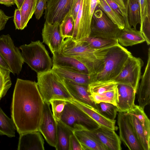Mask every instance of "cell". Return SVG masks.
Returning a JSON list of instances; mask_svg holds the SVG:
<instances>
[{"mask_svg": "<svg viewBox=\"0 0 150 150\" xmlns=\"http://www.w3.org/2000/svg\"><path fill=\"white\" fill-rule=\"evenodd\" d=\"M17 150H44V141L38 131L19 134Z\"/></svg>", "mask_w": 150, "mask_h": 150, "instance_id": "obj_19", "label": "cell"}, {"mask_svg": "<svg viewBox=\"0 0 150 150\" xmlns=\"http://www.w3.org/2000/svg\"><path fill=\"white\" fill-rule=\"evenodd\" d=\"M38 87L44 102L54 99L71 102L73 98L61 79L51 69L37 74Z\"/></svg>", "mask_w": 150, "mask_h": 150, "instance_id": "obj_4", "label": "cell"}, {"mask_svg": "<svg viewBox=\"0 0 150 150\" xmlns=\"http://www.w3.org/2000/svg\"><path fill=\"white\" fill-rule=\"evenodd\" d=\"M0 54L9 66L11 72L18 75L24 62L19 49L9 34L0 36Z\"/></svg>", "mask_w": 150, "mask_h": 150, "instance_id": "obj_8", "label": "cell"}, {"mask_svg": "<svg viewBox=\"0 0 150 150\" xmlns=\"http://www.w3.org/2000/svg\"><path fill=\"white\" fill-rule=\"evenodd\" d=\"M127 113L134 134L143 150H150V143L148 142L143 128L138 119L134 115Z\"/></svg>", "mask_w": 150, "mask_h": 150, "instance_id": "obj_26", "label": "cell"}, {"mask_svg": "<svg viewBox=\"0 0 150 150\" xmlns=\"http://www.w3.org/2000/svg\"><path fill=\"white\" fill-rule=\"evenodd\" d=\"M67 102L60 99H54L50 101L52 108V113L56 121L60 120Z\"/></svg>", "mask_w": 150, "mask_h": 150, "instance_id": "obj_38", "label": "cell"}, {"mask_svg": "<svg viewBox=\"0 0 150 150\" xmlns=\"http://www.w3.org/2000/svg\"><path fill=\"white\" fill-rule=\"evenodd\" d=\"M97 6L120 29L122 30L125 28V23L123 18L116 13L105 0H99Z\"/></svg>", "mask_w": 150, "mask_h": 150, "instance_id": "obj_32", "label": "cell"}, {"mask_svg": "<svg viewBox=\"0 0 150 150\" xmlns=\"http://www.w3.org/2000/svg\"><path fill=\"white\" fill-rule=\"evenodd\" d=\"M52 54L53 65L90 75L86 66L75 58L63 55L58 52Z\"/></svg>", "mask_w": 150, "mask_h": 150, "instance_id": "obj_18", "label": "cell"}, {"mask_svg": "<svg viewBox=\"0 0 150 150\" xmlns=\"http://www.w3.org/2000/svg\"><path fill=\"white\" fill-rule=\"evenodd\" d=\"M16 4L15 0H0V4L10 6Z\"/></svg>", "mask_w": 150, "mask_h": 150, "instance_id": "obj_48", "label": "cell"}, {"mask_svg": "<svg viewBox=\"0 0 150 150\" xmlns=\"http://www.w3.org/2000/svg\"><path fill=\"white\" fill-rule=\"evenodd\" d=\"M127 12L129 24L136 29L138 24L141 23L140 10L139 0H127Z\"/></svg>", "mask_w": 150, "mask_h": 150, "instance_id": "obj_27", "label": "cell"}, {"mask_svg": "<svg viewBox=\"0 0 150 150\" xmlns=\"http://www.w3.org/2000/svg\"><path fill=\"white\" fill-rule=\"evenodd\" d=\"M47 0H38L34 12L36 18L39 20L42 16L45 10Z\"/></svg>", "mask_w": 150, "mask_h": 150, "instance_id": "obj_41", "label": "cell"}, {"mask_svg": "<svg viewBox=\"0 0 150 150\" xmlns=\"http://www.w3.org/2000/svg\"><path fill=\"white\" fill-rule=\"evenodd\" d=\"M11 71L0 68V100L6 95L12 85Z\"/></svg>", "mask_w": 150, "mask_h": 150, "instance_id": "obj_36", "label": "cell"}, {"mask_svg": "<svg viewBox=\"0 0 150 150\" xmlns=\"http://www.w3.org/2000/svg\"><path fill=\"white\" fill-rule=\"evenodd\" d=\"M73 0H47L44 18L48 22L60 23L70 11Z\"/></svg>", "mask_w": 150, "mask_h": 150, "instance_id": "obj_12", "label": "cell"}, {"mask_svg": "<svg viewBox=\"0 0 150 150\" xmlns=\"http://www.w3.org/2000/svg\"><path fill=\"white\" fill-rule=\"evenodd\" d=\"M96 105L98 110L103 115L111 120H115L117 112L116 106L105 102H100Z\"/></svg>", "mask_w": 150, "mask_h": 150, "instance_id": "obj_37", "label": "cell"}, {"mask_svg": "<svg viewBox=\"0 0 150 150\" xmlns=\"http://www.w3.org/2000/svg\"><path fill=\"white\" fill-rule=\"evenodd\" d=\"M0 68L9 70L11 72L9 66L3 57L0 54Z\"/></svg>", "mask_w": 150, "mask_h": 150, "instance_id": "obj_46", "label": "cell"}, {"mask_svg": "<svg viewBox=\"0 0 150 150\" xmlns=\"http://www.w3.org/2000/svg\"><path fill=\"white\" fill-rule=\"evenodd\" d=\"M115 45L94 49L90 47L84 41L76 42L71 38H67L64 40L59 53L81 62L92 76L102 69L108 51Z\"/></svg>", "mask_w": 150, "mask_h": 150, "instance_id": "obj_2", "label": "cell"}, {"mask_svg": "<svg viewBox=\"0 0 150 150\" xmlns=\"http://www.w3.org/2000/svg\"><path fill=\"white\" fill-rule=\"evenodd\" d=\"M117 40L120 45L125 47L132 46L145 41L144 38L139 31L130 26L125 27L121 30Z\"/></svg>", "mask_w": 150, "mask_h": 150, "instance_id": "obj_23", "label": "cell"}, {"mask_svg": "<svg viewBox=\"0 0 150 150\" xmlns=\"http://www.w3.org/2000/svg\"><path fill=\"white\" fill-rule=\"evenodd\" d=\"M11 18V17L6 16L3 11L0 9V31L4 28L8 21Z\"/></svg>", "mask_w": 150, "mask_h": 150, "instance_id": "obj_45", "label": "cell"}, {"mask_svg": "<svg viewBox=\"0 0 150 150\" xmlns=\"http://www.w3.org/2000/svg\"><path fill=\"white\" fill-rule=\"evenodd\" d=\"M60 24H51L45 21L42 31L43 42L49 47L52 53L59 52L64 40L61 35Z\"/></svg>", "mask_w": 150, "mask_h": 150, "instance_id": "obj_13", "label": "cell"}, {"mask_svg": "<svg viewBox=\"0 0 150 150\" xmlns=\"http://www.w3.org/2000/svg\"><path fill=\"white\" fill-rule=\"evenodd\" d=\"M57 124V143L56 150H69L71 136L73 131L60 120L56 121Z\"/></svg>", "mask_w": 150, "mask_h": 150, "instance_id": "obj_25", "label": "cell"}, {"mask_svg": "<svg viewBox=\"0 0 150 150\" xmlns=\"http://www.w3.org/2000/svg\"><path fill=\"white\" fill-rule=\"evenodd\" d=\"M49 102H44L42 117L38 131L48 143L55 147L57 143V124L50 109Z\"/></svg>", "mask_w": 150, "mask_h": 150, "instance_id": "obj_11", "label": "cell"}, {"mask_svg": "<svg viewBox=\"0 0 150 150\" xmlns=\"http://www.w3.org/2000/svg\"><path fill=\"white\" fill-rule=\"evenodd\" d=\"M24 62L37 74L50 70L52 59L45 45L40 40L31 41L29 44L19 47Z\"/></svg>", "mask_w": 150, "mask_h": 150, "instance_id": "obj_5", "label": "cell"}, {"mask_svg": "<svg viewBox=\"0 0 150 150\" xmlns=\"http://www.w3.org/2000/svg\"><path fill=\"white\" fill-rule=\"evenodd\" d=\"M90 1L91 0H83L81 15L77 31L76 34L71 38L76 42L83 41L90 35L92 17Z\"/></svg>", "mask_w": 150, "mask_h": 150, "instance_id": "obj_16", "label": "cell"}, {"mask_svg": "<svg viewBox=\"0 0 150 150\" xmlns=\"http://www.w3.org/2000/svg\"><path fill=\"white\" fill-rule=\"evenodd\" d=\"M16 127L12 119L8 117L0 108V135L15 137Z\"/></svg>", "mask_w": 150, "mask_h": 150, "instance_id": "obj_31", "label": "cell"}, {"mask_svg": "<svg viewBox=\"0 0 150 150\" xmlns=\"http://www.w3.org/2000/svg\"><path fill=\"white\" fill-rule=\"evenodd\" d=\"M140 13V28L146 21H150V0H139Z\"/></svg>", "mask_w": 150, "mask_h": 150, "instance_id": "obj_39", "label": "cell"}, {"mask_svg": "<svg viewBox=\"0 0 150 150\" xmlns=\"http://www.w3.org/2000/svg\"><path fill=\"white\" fill-rule=\"evenodd\" d=\"M143 65L144 62L141 58L132 55L127 59L119 74L113 80L118 83L130 86L137 93Z\"/></svg>", "mask_w": 150, "mask_h": 150, "instance_id": "obj_9", "label": "cell"}, {"mask_svg": "<svg viewBox=\"0 0 150 150\" xmlns=\"http://www.w3.org/2000/svg\"><path fill=\"white\" fill-rule=\"evenodd\" d=\"M21 19L20 9H16L14 15L13 21L16 29L21 30Z\"/></svg>", "mask_w": 150, "mask_h": 150, "instance_id": "obj_44", "label": "cell"}, {"mask_svg": "<svg viewBox=\"0 0 150 150\" xmlns=\"http://www.w3.org/2000/svg\"><path fill=\"white\" fill-rule=\"evenodd\" d=\"M108 150H121V140L115 131L100 126L91 131Z\"/></svg>", "mask_w": 150, "mask_h": 150, "instance_id": "obj_21", "label": "cell"}, {"mask_svg": "<svg viewBox=\"0 0 150 150\" xmlns=\"http://www.w3.org/2000/svg\"><path fill=\"white\" fill-rule=\"evenodd\" d=\"M92 100L96 104L100 102L111 103L116 106L118 101V91L117 87L115 89L100 94L90 95Z\"/></svg>", "mask_w": 150, "mask_h": 150, "instance_id": "obj_33", "label": "cell"}, {"mask_svg": "<svg viewBox=\"0 0 150 150\" xmlns=\"http://www.w3.org/2000/svg\"><path fill=\"white\" fill-rule=\"evenodd\" d=\"M52 69L61 79H67L78 84L88 86L91 76L86 74L53 65Z\"/></svg>", "mask_w": 150, "mask_h": 150, "instance_id": "obj_24", "label": "cell"}, {"mask_svg": "<svg viewBox=\"0 0 150 150\" xmlns=\"http://www.w3.org/2000/svg\"><path fill=\"white\" fill-rule=\"evenodd\" d=\"M82 0H73L70 11L75 21L80 8Z\"/></svg>", "mask_w": 150, "mask_h": 150, "instance_id": "obj_43", "label": "cell"}, {"mask_svg": "<svg viewBox=\"0 0 150 150\" xmlns=\"http://www.w3.org/2000/svg\"><path fill=\"white\" fill-rule=\"evenodd\" d=\"M105 0L109 6L116 13L123 18L125 23V27L130 26L128 22L127 10H125L121 8L113 0Z\"/></svg>", "mask_w": 150, "mask_h": 150, "instance_id": "obj_40", "label": "cell"}, {"mask_svg": "<svg viewBox=\"0 0 150 150\" xmlns=\"http://www.w3.org/2000/svg\"><path fill=\"white\" fill-rule=\"evenodd\" d=\"M126 113L134 115L137 118L143 128L148 142L150 143V121L144 109L135 105L132 110Z\"/></svg>", "mask_w": 150, "mask_h": 150, "instance_id": "obj_30", "label": "cell"}, {"mask_svg": "<svg viewBox=\"0 0 150 150\" xmlns=\"http://www.w3.org/2000/svg\"><path fill=\"white\" fill-rule=\"evenodd\" d=\"M60 120L73 131L83 129L92 131L100 126L70 102H67Z\"/></svg>", "mask_w": 150, "mask_h": 150, "instance_id": "obj_6", "label": "cell"}, {"mask_svg": "<svg viewBox=\"0 0 150 150\" xmlns=\"http://www.w3.org/2000/svg\"><path fill=\"white\" fill-rule=\"evenodd\" d=\"M61 79L73 100L89 105L98 110L96 104L91 99L90 94L88 91V86L79 84L67 79Z\"/></svg>", "mask_w": 150, "mask_h": 150, "instance_id": "obj_15", "label": "cell"}, {"mask_svg": "<svg viewBox=\"0 0 150 150\" xmlns=\"http://www.w3.org/2000/svg\"><path fill=\"white\" fill-rule=\"evenodd\" d=\"M73 132L83 150H108L91 131L83 129L75 130Z\"/></svg>", "mask_w": 150, "mask_h": 150, "instance_id": "obj_22", "label": "cell"}, {"mask_svg": "<svg viewBox=\"0 0 150 150\" xmlns=\"http://www.w3.org/2000/svg\"><path fill=\"white\" fill-rule=\"evenodd\" d=\"M117 123L119 129V137L128 149L143 150L134 133L128 114L118 112Z\"/></svg>", "mask_w": 150, "mask_h": 150, "instance_id": "obj_10", "label": "cell"}, {"mask_svg": "<svg viewBox=\"0 0 150 150\" xmlns=\"http://www.w3.org/2000/svg\"><path fill=\"white\" fill-rule=\"evenodd\" d=\"M118 83L113 80L97 81L91 82L88 86L90 94H100L113 90L117 87Z\"/></svg>", "mask_w": 150, "mask_h": 150, "instance_id": "obj_29", "label": "cell"}, {"mask_svg": "<svg viewBox=\"0 0 150 150\" xmlns=\"http://www.w3.org/2000/svg\"><path fill=\"white\" fill-rule=\"evenodd\" d=\"M44 105L37 83L18 78L13 95L11 112L19 134L38 130Z\"/></svg>", "mask_w": 150, "mask_h": 150, "instance_id": "obj_1", "label": "cell"}, {"mask_svg": "<svg viewBox=\"0 0 150 150\" xmlns=\"http://www.w3.org/2000/svg\"><path fill=\"white\" fill-rule=\"evenodd\" d=\"M70 102L80 109L100 126L115 131L117 130L115 120L107 118L97 109L89 105L73 100Z\"/></svg>", "mask_w": 150, "mask_h": 150, "instance_id": "obj_20", "label": "cell"}, {"mask_svg": "<svg viewBox=\"0 0 150 150\" xmlns=\"http://www.w3.org/2000/svg\"><path fill=\"white\" fill-rule=\"evenodd\" d=\"M69 150H83L81 144L74 133L70 137Z\"/></svg>", "mask_w": 150, "mask_h": 150, "instance_id": "obj_42", "label": "cell"}, {"mask_svg": "<svg viewBox=\"0 0 150 150\" xmlns=\"http://www.w3.org/2000/svg\"><path fill=\"white\" fill-rule=\"evenodd\" d=\"M139 106L144 109L150 102V47L148 49L147 62L137 90Z\"/></svg>", "mask_w": 150, "mask_h": 150, "instance_id": "obj_17", "label": "cell"}, {"mask_svg": "<svg viewBox=\"0 0 150 150\" xmlns=\"http://www.w3.org/2000/svg\"><path fill=\"white\" fill-rule=\"evenodd\" d=\"M131 52L119 43L111 48L104 60L102 69L91 76V82L114 80L119 74Z\"/></svg>", "mask_w": 150, "mask_h": 150, "instance_id": "obj_3", "label": "cell"}, {"mask_svg": "<svg viewBox=\"0 0 150 150\" xmlns=\"http://www.w3.org/2000/svg\"><path fill=\"white\" fill-rule=\"evenodd\" d=\"M75 25V21L69 11L64 17L60 24L61 34L64 40L73 37Z\"/></svg>", "mask_w": 150, "mask_h": 150, "instance_id": "obj_34", "label": "cell"}, {"mask_svg": "<svg viewBox=\"0 0 150 150\" xmlns=\"http://www.w3.org/2000/svg\"><path fill=\"white\" fill-rule=\"evenodd\" d=\"M121 29L101 9L95 10L92 16L90 36L117 39Z\"/></svg>", "mask_w": 150, "mask_h": 150, "instance_id": "obj_7", "label": "cell"}, {"mask_svg": "<svg viewBox=\"0 0 150 150\" xmlns=\"http://www.w3.org/2000/svg\"><path fill=\"white\" fill-rule=\"evenodd\" d=\"M118 101L116 107L117 111L127 112L132 110L135 104L134 100L137 92L130 86L118 83Z\"/></svg>", "mask_w": 150, "mask_h": 150, "instance_id": "obj_14", "label": "cell"}, {"mask_svg": "<svg viewBox=\"0 0 150 150\" xmlns=\"http://www.w3.org/2000/svg\"><path fill=\"white\" fill-rule=\"evenodd\" d=\"M24 0H15V4L17 6L18 8L20 9Z\"/></svg>", "mask_w": 150, "mask_h": 150, "instance_id": "obj_49", "label": "cell"}, {"mask_svg": "<svg viewBox=\"0 0 150 150\" xmlns=\"http://www.w3.org/2000/svg\"><path fill=\"white\" fill-rule=\"evenodd\" d=\"M83 41L85 42L90 47L94 49L113 45L118 43L117 39H105L90 36Z\"/></svg>", "mask_w": 150, "mask_h": 150, "instance_id": "obj_35", "label": "cell"}, {"mask_svg": "<svg viewBox=\"0 0 150 150\" xmlns=\"http://www.w3.org/2000/svg\"><path fill=\"white\" fill-rule=\"evenodd\" d=\"M38 0H24L20 9L21 14V30L24 29L32 18L36 8Z\"/></svg>", "mask_w": 150, "mask_h": 150, "instance_id": "obj_28", "label": "cell"}, {"mask_svg": "<svg viewBox=\"0 0 150 150\" xmlns=\"http://www.w3.org/2000/svg\"><path fill=\"white\" fill-rule=\"evenodd\" d=\"M121 8L127 9V0H113Z\"/></svg>", "mask_w": 150, "mask_h": 150, "instance_id": "obj_47", "label": "cell"}]
</instances>
